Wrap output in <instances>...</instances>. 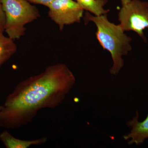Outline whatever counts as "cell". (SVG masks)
Masks as SVG:
<instances>
[{
    "instance_id": "1",
    "label": "cell",
    "mask_w": 148,
    "mask_h": 148,
    "mask_svg": "<svg viewBox=\"0 0 148 148\" xmlns=\"http://www.w3.org/2000/svg\"><path fill=\"white\" fill-rule=\"evenodd\" d=\"M75 77L66 64H53L17 84L0 110V127L28 124L43 109L59 106L73 87Z\"/></svg>"
},
{
    "instance_id": "2",
    "label": "cell",
    "mask_w": 148,
    "mask_h": 148,
    "mask_svg": "<svg viewBox=\"0 0 148 148\" xmlns=\"http://www.w3.org/2000/svg\"><path fill=\"white\" fill-rule=\"evenodd\" d=\"M84 20L86 22H93L97 27L96 38L103 49L110 52L112 60L110 73L117 75L124 65L123 56L132 50V39L125 34L119 24L109 21L107 14L95 16L86 12Z\"/></svg>"
},
{
    "instance_id": "3",
    "label": "cell",
    "mask_w": 148,
    "mask_h": 148,
    "mask_svg": "<svg viewBox=\"0 0 148 148\" xmlns=\"http://www.w3.org/2000/svg\"><path fill=\"white\" fill-rule=\"evenodd\" d=\"M5 14V31L13 40H19L26 34L25 26L40 17L36 6L27 0H1Z\"/></svg>"
},
{
    "instance_id": "4",
    "label": "cell",
    "mask_w": 148,
    "mask_h": 148,
    "mask_svg": "<svg viewBox=\"0 0 148 148\" xmlns=\"http://www.w3.org/2000/svg\"><path fill=\"white\" fill-rule=\"evenodd\" d=\"M120 25L125 31H133L146 42L144 34L148 28V2L140 0H131L122 5L118 13Z\"/></svg>"
},
{
    "instance_id": "5",
    "label": "cell",
    "mask_w": 148,
    "mask_h": 148,
    "mask_svg": "<svg viewBox=\"0 0 148 148\" xmlns=\"http://www.w3.org/2000/svg\"><path fill=\"white\" fill-rule=\"evenodd\" d=\"M48 16L60 31L65 26L80 23L84 10L75 0H53L47 6Z\"/></svg>"
},
{
    "instance_id": "6",
    "label": "cell",
    "mask_w": 148,
    "mask_h": 148,
    "mask_svg": "<svg viewBox=\"0 0 148 148\" xmlns=\"http://www.w3.org/2000/svg\"><path fill=\"white\" fill-rule=\"evenodd\" d=\"M139 113L137 111L136 116L126 123L131 130L129 133L125 135L123 138L129 145L135 144L140 145L148 138V114L143 121H139Z\"/></svg>"
},
{
    "instance_id": "7",
    "label": "cell",
    "mask_w": 148,
    "mask_h": 148,
    "mask_svg": "<svg viewBox=\"0 0 148 148\" xmlns=\"http://www.w3.org/2000/svg\"><path fill=\"white\" fill-rule=\"evenodd\" d=\"M46 137L32 140L17 139L8 131L5 130L0 134V141L6 148H28L34 145H40L46 143Z\"/></svg>"
},
{
    "instance_id": "8",
    "label": "cell",
    "mask_w": 148,
    "mask_h": 148,
    "mask_svg": "<svg viewBox=\"0 0 148 148\" xmlns=\"http://www.w3.org/2000/svg\"><path fill=\"white\" fill-rule=\"evenodd\" d=\"M0 32V67L5 64L17 51V45L14 40Z\"/></svg>"
},
{
    "instance_id": "9",
    "label": "cell",
    "mask_w": 148,
    "mask_h": 148,
    "mask_svg": "<svg viewBox=\"0 0 148 148\" xmlns=\"http://www.w3.org/2000/svg\"><path fill=\"white\" fill-rule=\"evenodd\" d=\"M84 10L89 12L95 16L107 14L108 9H105L104 6L108 3V0H76Z\"/></svg>"
},
{
    "instance_id": "10",
    "label": "cell",
    "mask_w": 148,
    "mask_h": 148,
    "mask_svg": "<svg viewBox=\"0 0 148 148\" xmlns=\"http://www.w3.org/2000/svg\"><path fill=\"white\" fill-rule=\"evenodd\" d=\"M5 23V14L3 10L1 0H0V32H4Z\"/></svg>"
},
{
    "instance_id": "11",
    "label": "cell",
    "mask_w": 148,
    "mask_h": 148,
    "mask_svg": "<svg viewBox=\"0 0 148 148\" xmlns=\"http://www.w3.org/2000/svg\"><path fill=\"white\" fill-rule=\"evenodd\" d=\"M29 2L35 4L41 5L45 6L47 7V6L53 0H27Z\"/></svg>"
},
{
    "instance_id": "12",
    "label": "cell",
    "mask_w": 148,
    "mask_h": 148,
    "mask_svg": "<svg viewBox=\"0 0 148 148\" xmlns=\"http://www.w3.org/2000/svg\"><path fill=\"white\" fill-rule=\"evenodd\" d=\"M131 0H121V1L122 5H124L127 3H129Z\"/></svg>"
},
{
    "instance_id": "13",
    "label": "cell",
    "mask_w": 148,
    "mask_h": 148,
    "mask_svg": "<svg viewBox=\"0 0 148 148\" xmlns=\"http://www.w3.org/2000/svg\"><path fill=\"white\" fill-rule=\"evenodd\" d=\"M2 106H0V110L2 108Z\"/></svg>"
},
{
    "instance_id": "14",
    "label": "cell",
    "mask_w": 148,
    "mask_h": 148,
    "mask_svg": "<svg viewBox=\"0 0 148 148\" xmlns=\"http://www.w3.org/2000/svg\"><path fill=\"white\" fill-rule=\"evenodd\" d=\"M75 1H76V0H75Z\"/></svg>"
}]
</instances>
